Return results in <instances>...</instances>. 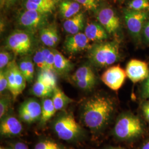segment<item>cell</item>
I'll list each match as a JSON object with an SVG mask.
<instances>
[{"label":"cell","instance_id":"1","mask_svg":"<svg viewBox=\"0 0 149 149\" xmlns=\"http://www.w3.org/2000/svg\"><path fill=\"white\" fill-rule=\"evenodd\" d=\"M114 110V103L109 98L95 95L84 103L81 117L86 127L96 133L106 127Z\"/></svg>","mask_w":149,"mask_h":149},{"label":"cell","instance_id":"2","mask_svg":"<svg viewBox=\"0 0 149 149\" xmlns=\"http://www.w3.org/2000/svg\"><path fill=\"white\" fill-rule=\"evenodd\" d=\"M88 58L97 68H106L119 61L120 58V45L117 40L97 42L91 45Z\"/></svg>","mask_w":149,"mask_h":149},{"label":"cell","instance_id":"3","mask_svg":"<svg viewBox=\"0 0 149 149\" xmlns=\"http://www.w3.org/2000/svg\"><path fill=\"white\" fill-rule=\"evenodd\" d=\"M144 132L140 119L132 113H126L118 118L113 130L114 136L122 141L138 138Z\"/></svg>","mask_w":149,"mask_h":149},{"label":"cell","instance_id":"4","mask_svg":"<svg viewBox=\"0 0 149 149\" xmlns=\"http://www.w3.org/2000/svg\"><path fill=\"white\" fill-rule=\"evenodd\" d=\"M53 129L59 138L66 141L79 139L83 132L80 124L70 113L63 114L57 118L54 123Z\"/></svg>","mask_w":149,"mask_h":149},{"label":"cell","instance_id":"5","mask_svg":"<svg viewBox=\"0 0 149 149\" xmlns=\"http://www.w3.org/2000/svg\"><path fill=\"white\" fill-rule=\"evenodd\" d=\"M6 49L15 55H25L30 53L34 45L33 34L23 29H16L11 32L6 40Z\"/></svg>","mask_w":149,"mask_h":149},{"label":"cell","instance_id":"6","mask_svg":"<svg viewBox=\"0 0 149 149\" xmlns=\"http://www.w3.org/2000/svg\"><path fill=\"white\" fill-rule=\"evenodd\" d=\"M124 21L128 32L135 43L141 42L142 32L149 17V11H138L124 9Z\"/></svg>","mask_w":149,"mask_h":149},{"label":"cell","instance_id":"7","mask_svg":"<svg viewBox=\"0 0 149 149\" xmlns=\"http://www.w3.org/2000/svg\"><path fill=\"white\" fill-rule=\"evenodd\" d=\"M48 15L37 11L24 9L17 16V25L21 29L34 34L48 25Z\"/></svg>","mask_w":149,"mask_h":149},{"label":"cell","instance_id":"8","mask_svg":"<svg viewBox=\"0 0 149 149\" xmlns=\"http://www.w3.org/2000/svg\"><path fill=\"white\" fill-rule=\"evenodd\" d=\"M5 70L8 79V90L10 92L13 100H16L25 89L27 80L19 69L15 60L8 64Z\"/></svg>","mask_w":149,"mask_h":149},{"label":"cell","instance_id":"9","mask_svg":"<svg viewBox=\"0 0 149 149\" xmlns=\"http://www.w3.org/2000/svg\"><path fill=\"white\" fill-rule=\"evenodd\" d=\"M97 18L109 35H117L120 29V21L116 12L111 7H103L98 11Z\"/></svg>","mask_w":149,"mask_h":149},{"label":"cell","instance_id":"10","mask_svg":"<svg viewBox=\"0 0 149 149\" xmlns=\"http://www.w3.org/2000/svg\"><path fill=\"white\" fill-rule=\"evenodd\" d=\"M127 77L125 70L119 65H115L108 68L103 73L101 80L112 90L118 91L123 85Z\"/></svg>","mask_w":149,"mask_h":149},{"label":"cell","instance_id":"11","mask_svg":"<svg viewBox=\"0 0 149 149\" xmlns=\"http://www.w3.org/2000/svg\"><path fill=\"white\" fill-rule=\"evenodd\" d=\"M125 72L129 79L133 83L142 82L149 76V65L144 61L132 59L127 64Z\"/></svg>","mask_w":149,"mask_h":149},{"label":"cell","instance_id":"12","mask_svg":"<svg viewBox=\"0 0 149 149\" xmlns=\"http://www.w3.org/2000/svg\"><path fill=\"white\" fill-rule=\"evenodd\" d=\"M84 33L80 32L73 35L69 34L66 37L64 48L68 53H78L85 50H89L92 45Z\"/></svg>","mask_w":149,"mask_h":149},{"label":"cell","instance_id":"13","mask_svg":"<svg viewBox=\"0 0 149 149\" xmlns=\"http://www.w3.org/2000/svg\"><path fill=\"white\" fill-rule=\"evenodd\" d=\"M1 120L0 133L2 136H15L22 132L23 127L21 123L15 117L7 115Z\"/></svg>","mask_w":149,"mask_h":149},{"label":"cell","instance_id":"14","mask_svg":"<svg viewBox=\"0 0 149 149\" xmlns=\"http://www.w3.org/2000/svg\"><path fill=\"white\" fill-rule=\"evenodd\" d=\"M39 33L41 42L48 48H55L59 44L60 36L55 25L48 24L42 28Z\"/></svg>","mask_w":149,"mask_h":149},{"label":"cell","instance_id":"15","mask_svg":"<svg viewBox=\"0 0 149 149\" xmlns=\"http://www.w3.org/2000/svg\"><path fill=\"white\" fill-rule=\"evenodd\" d=\"M84 33L90 41L96 43L106 40L109 35L101 24L97 22L88 23Z\"/></svg>","mask_w":149,"mask_h":149},{"label":"cell","instance_id":"16","mask_svg":"<svg viewBox=\"0 0 149 149\" xmlns=\"http://www.w3.org/2000/svg\"><path fill=\"white\" fill-rule=\"evenodd\" d=\"M85 16L82 12H80L76 15L66 19L63 23V28L69 34L79 33L84 28Z\"/></svg>","mask_w":149,"mask_h":149},{"label":"cell","instance_id":"17","mask_svg":"<svg viewBox=\"0 0 149 149\" xmlns=\"http://www.w3.org/2000/svg\"><path fill=\"white\" fill-rule=\"evenodd\" d=\"M81 6L74 0H61L59 3V12L64 19H69L80 13Z\"/></svg>","mask_w":149,"mask_h":149},{"label":"cell","instance_id":"18","mask_svg":"<svg viewBox=\"0 0 149 149\" xmlns=\"http://www.w3.org/2000/svg\"><path fill=\"white\" fill-rule=\"evenodd\" d=\"M53 51L55 55L54 68L56 73L60 74H65L69 73L74 68V64L64 55L54 49Z\"/></svg>","mask_w":149,"mask_h":149},{"label":"cell","instance_id":"19","mask_svg":"<svg viewBox=\"0 0 149 149\" xmlns=\"http://www.w3.org/2000/svg\"><path fill=\"white\" fill-rule=\"evenodd\" d=\"M53 87L48 85L38 74L37 79L32 88V94L40 98H49L53 95Z\"/></svg>","mask_w":149,"mask_h":149},{"label":"cell","instance_id":"20","mask_svg":"<svg viewBox=\"0 0 149 149\" xmlns=\"http://www.w3.org/2000/svg\"><path fill=\"white\" fill-rule=\"evenodd\" d=\"M19 69L25 77L27 82L31 83L34 74V63L30 56L22 57L18 62Z\"/></svg>","mask_w":149,"mask_h":149},{"label":"cell","instance_id":"21","mask_svg":"<svg viewBox=\"0 0 149 149\" xmlns=\"http://www.w3.org/2000/svg\"><path fill=\"white\" fill-rule=\"evenodd\" d=\"M30 116L34 122L40 120L42 115V104L34 98H29L23 102L21 105Z\"/></svg>","mask_w":149,"mask_h":149},{"label":"cell","instance_id":"22","mask_svg":"<svg viewBox=\"0 0 149 149\" xmlns=\"http://www.w3.org/2000/svg\"><path fill=\"white\" fill-rule=\"evenodd\" d=\"M52 98L56 111L64 109L69 104L74 102L72 99L67 96L58 86L54 89Z\"/></svg>","mask_w":149,"mask_h":149},{"label":"cell","instance_id":"23","mask_svg":"<svg viewBox=\"0 0 149 149\" xmlns=\"http://www.w3.org/2000/svg\"><path fill=\"white\" fill-rule=\"evenodd\" d=\"M56 111L52 98H43L42 102V115L40 119V124L43 125L48 122L53 117Z\"/></svg>","mask_w":149,"mask_h":149},{"label":"cell","instance_id":"24","mask_svg":"<svg viewBox=\"0 0 149 149\" xmlns=\"http://www.w3.org/2000/svg\"><path fill=\"white\" fill-rule=\"evenodd\" d=\"M71 79L74 82L86 80H96V75L90 66L85 65L80 67L72 75Z\"/></svg>","mask_w":149,"mask_h":149},{"label":"cell","instance_id":"25","mask_svg":"<svg viewBox=\"0 0 149 149\" xmlns=\"http://www.w3.org/2000/svg\"><path fill=\"white\" fill-rule=\"evenodd\" d=\"M55 71L49 70H40L38 75L48 85L55 89L57 87V78Z\"/></svg>","mask_w":149,"mask_h":149},{"label":"cell","instance_id":"26","mask_svg":"<svg viewBox=\"0 0 149 149\" xmlns=\"http://www.w3.org/2000/svg\"><path fill=\"white\" fill-rule=\"evenodd\" d=\"M43 56L47 70L55 71L54 61L55 55L54 53L53 49L50 48L42 47Z\"/></svg>","mask_w":149,"mask_h":149},{"label":"cell","instance_id":"27","mask_svg":"<svg viewBox=\"0 0 149 149\" xmlns=\"http://www.w3.org/2000/svg\"><path fill=\"white\" fill-rule=\"evenodd\" d=\"M128 8L138 11H149V0H132L128 4Z\"/></svg>","mask_w":149,"mask_h":149},{"label":"cell","instance_id":"28","mask_svg":"<svg viewBox=\"0 0 149 149\" xmlns=\"http://www.w3.org/2000/svg\"><path fill=\"white\" fill-rule=\"evenodd\" d=\"M34 149H64L59 143L50 139H43L36 144Z\"/></svg>","mask_w":149,"mask_h":149},{"label":"cell","instance_id":"29","mask_svg":"<svg viewBox=\"0 0 149 149\" xmlns=\"http://www.w3.org/2000/svg\"><path fill=\"white\" fill-rule=\"evenodd\" d=\"M0 99V118L1 119L7 115L11 106V96L1 95Z\"/></svg>","mask_w":149,"mask_h":149},{"label":"cell","instance_id":"30","mask_svg":"<svg viewBox=\"0 0 149 149\" xmlns=\"http://www.w3.org/2000/svg\"><path fill=\"white\" fill-rule=\"evenodd\" d=\"M15 54L11 51L6 49L1 50L0 52V70L3 69L7 65L15 60Z\"/></svg>","mask_w":149,"mask_h":149},{"label":"cell","instance_id":"31","mask_svg":"<svg viewBox=\"0 0 149 149\" xmlns=\"http://www.w3.org/2000/svg\"><path fill=\"white\" fill-rule=\"evenodd\" d=\"M23 6L26 10H34L37 11L39 12L45 13V14H49L53 12V11L49 8L43 6L39 5L35 3L28 1L26 0H24L23 2Z\"/></svg>","mask_w":149,"mask_h":149},{"label":"cell","instance_id":"32","mask_svg":"<svg viewBox=\"0 0 149 149\" xmlns=\"http://www.w3.org/2000/svg\"><path fill=\"white\" fill-rule=\"evenodd\" d=\"M33 60L34 64L37 65L38 68L40 69V70H47L42 47L36 50L35 53L34 54Z\"/></svg>","mask_w":149,"mask_h":149},{"label":"cell","instance_id":"33","mask_svg":"<svg viewBox=\"0 0 149 149\" xmlns=\"http://www.w3.org/2000/svg\"><path fill=\"white\" fill-rule=\"evenodd\" d=\"M82 6L87 11L96 10L100 5V0H74Z\"/></svg>","mask_w":149,"mask_h":149},{"label":"cell","instance_id":"34","mask_svg":"<svg viewBox=\"0 0 149 149\" xmlns=\"http://www.w3.org/2000/svg\"><path fill=\"white\" fill-rule=\"evenodd\" d=\"M28 1L35 3L38 5L46 7L52 11L55 10L56 5L61 0H26Z\"/></svg>","mask_w":149,"mask_h":149},{"label":"cell","instance_id":"35","mask_svg":"<svg viewBox=\"0 0 149 149\" xmlns=\"http://www.w3.org/2000/svg\"><path fill=\"white\" fill-rule=\"evenodd\" d=\"M75 85L79 88L84 91L92 90L96 84V80H86L84 81H79L74 82Z\"/></svg>","mask_w":149,"mask_h":149},{"label":"cell","instance_id":"36","mask_svg":"<svg viewBox=\"0 0 149 149\" xmlns=\"http://www.w3.org/2000/svg\"><path fill=\"white\" fill-rule=\"evenodd\" d=\"M6 90H8V79L5 68L0 70V92L1 95Z\"/></svg>","mask_w":149,"mask_h":149},{"label":"cell","instance_id":"37","mask_svg":"<svg viewBox=\"0 0 149 149\" xmlns=\"http://www.w3.org/2000/svg\"><path fill=\"white\" fill-rule=\"evenodd\" d=\"M141 87V96L145 100H149V75L146 80L143 81Z\"/></svg>","mask_w":149,"mask_h":149},{"label":"cell","instance_id":"38","mask_svg":"<svg viewBox=\"0 0 149 149\" xmlns=\"http://www.w3.org/2000/svg\"><path fill=\"white\" fill-rule=\"evenodd\" d=\"M19 116L23 122L27 123H31L34 122L32 117L30 114L21 106L19 108Z\"/></svg>","mask_w":149,"mask_h":149},{"label":"cell","instance_id":"39","mask_svg":"<svg viewBox=\"0 0 149 149\" xmlns=\"http://www.w3.org/2000/svg\"><path fill=\"white\" fill-rule=\"evenodd\" d=\"M141 42L149 45V17L145 22L141 36Z\"/></svg>","mask_w":149,"mask_h":149},{"label":"cell","instance_id":"40","mask_svg":"<svg viewBox=\"0 0 149 149\" xmlns=\"http://www.w3.org/2000/svg\"><path fill=\"white\" fill-rule=\"evenodd\" d=\"M141 110L145 119L149 122V100L145 101L143 103Z\"/></svg>","mask_w":149,"mask_h":149},{"label":"cell","instance_id":"41","mask_svg":"<svg viewBox=\"0 0 149 149\" xmlns=\"http://www.w3.org/2000/svg\"><path fill=\"white\" fill-rule=\"evenodd\" d=\"M13 149H29L27 145L22 142H16L12 144Z\"/></svg>","mask_w":149,"mask_h":149},{"label":"cell","instance_id":"42","mask_svg":"<svg viewBox=\"0 0 149 149\" xmlns=\"http://www.w3.org/2000/svg\"><path fill=\"white\" fill-rule=\"evenodd\" d=\"M18 0H5V6L6 7H10L13 5Z\"/></svg>","mask_w":149,"mask_h":149},{"label":"cell","instance_id":"43","mask_svg":"<svg viewBox=\"0 0 149 149\" xmlns=\"http://www.w3.org/2000/svg\"><path fill=\"white\" fill-rule=\"evenodd\" d=\"M141 149H149V140L146 141L143 144Z\"/></svg>","mask_w":149,"mask_h":149},{"label":"cell","instance_id":"44","mask_svg":"<svg viewBox=\"0 0 149 149\" xmlns=\"http://www.w3.org/2000/svg\"><path fill=\"white\" fill-rule=\"evenodd\" d=\"M5 0H0V5L1 8L5 6Z\"/></svg>","mask_w":149,"mask_h":149},{"label":"cell","instance_id":"45","mask_svg":"<svg viewBox=\"0 0 149 149\" xmlns=\"http://www.w3.org/2000/svg\"><path fill=\"white\" fill-rule=\"evenodd\" d=\"M108 149H125L122 148H109Z\"/></svg>","mask_w":149,"mask_h":149},{"label":"cell","instance_id":"46","mask_svg":"<svg viewBox=\"0 0 149 149\" xmlns=\"http://www.w3.org/2000/svg\"><path fill=\"white\" fill-rule=\"evenodd\" d=\"M0 149H6V148H5L3 146H1Z\"/></svg>","mask_w":149,"mask_h":149},{"label":"cell","instance_id":"47","mask_svg":"<svg viewBox=\"0 0 149 149\" xmlns=\"http://www.w3.org/2000/svg\"><path fill=\"white\" fill-rule=\"evenodd\" d=\"M6 149H13L12 148H6Z\"/></svg>","mask_w":149,"mask_h":149}]
</instances>
